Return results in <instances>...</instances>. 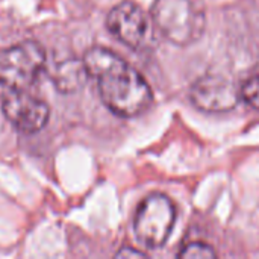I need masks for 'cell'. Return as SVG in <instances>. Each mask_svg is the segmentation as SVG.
<instances>
[{"label":"cell","instance_id":"cell-9","mask_svg":"<svg viewBox=\"0 0 259 259\" xmlns=\"http://www.w3.org/2000/svg\"><path fill=\"white\" fill-rule=\"evenodd\" d=\"M182 259H214L217 256L212 246L202 243V241H191L187 243L178 253Z\"/></svg>","mask_w":259,"mask_h":259},{"label":"cell","instance_id":"cell-5","mask_svg":"<svg viewBox=\"0 0 259 259\" xmlns=\"http://www.w3.org/2000/svg\"><path fill=\"white\" fill-rule=\"evenodd\" d=\"M106 27L121 44L134 50H147L155 44L153 18L134 2L115 5L106 17Z\"/></svg>","mask_w":259,"mask_h":259},{"label":"cell","instance_id":"cell-7","mask_svg":"<svg viewBox=\"0 0 259 259\" xmlns=\"http://www.w3.org/2000/svg\"><path fill=\"white\" fill-rule=\"evenodd\" d=\"M190 100L203 112H228L240 103L241 93L228 77L209 74L193 83Z\"/></svg>","mask_w":259,"mask_h":259},{"label":"cell","instance_id":"cell-10","mask_svg":"<svg viewBox=\"0 0 259 259\" xmlns=\"http://www.w3.org/2000/svg\"><path fill=\"white\" fill-rule=\"evenodd\" d=\"M240 93H241V100H244L252 108L259 109V73L250 76L240 87Z\"/></svg>","mask_w":259,"mask_h":259},{"label":"cell","instance_id":"cell-3","mask_svg":"<svg viewBox=\"0 0 259 259\" xmlns=\"http://www.w3.org/2000/svg\"><path fill=\"white\" fill-rule=\"evenodd\" d=\"M46 67V52L36 41L0 49V83L9 90L29 88Z\"/></svg>","mask_w":259,"mask_h":259},{"label":"cell","instance_id":"cell-6","mask_svg":"<svg viewBox=\"0 0 259 259\" xmlns=\"http://www.w3.org/2000/svg\"><path fill=\"white\" fill-rule=\"evenodd\" d=\"M6 120L21 134L32 135L44 129L50 117L49 105L26 93V90H11L2 102Z\"/></svg>","mask_w":259,"mask_h":259},{"label":"cell","instance_id":"cell-8","mask_svg":"<svg viewBox=\"0 0 259 259\" xmlns=\"http://www.w3.org/2000/svg\"><path fill=\"white\" fill-rule=\"evenodd\" d=\"M88 77L83 61L77 59H67L58 64L53 73V82L61 93H74L77 91L85 79Z\"/></svg>","mask_w":259,"mask_h":259},{"label":"cell","instance_id":"cell-1","mask_svg":"<svg viewBox=\"0 0 259 259\" xmlns=\"http://www.w3.org/2000/svg\"><path fill=\"white\" fill-rule=\"evenodd\" d=\"M88 77L94 79L105 106L120 117H137L146 112L153 93L143 74L115 52L94 46L82 58Z\"/></svg>","mask_w":259,"mask_h":259},{"label":"cell","instance_id":"cell-2","mask_svg":"<svg viewBox=\"0 0 259 259\" xmlns=\"http://www.w3.org/2000/svg\"><path fill=\"white\" fill-rule=\"evenodd\" d=\"M150 15L165 39L181 47L197 42L206 29L203 0H153Z\"/></svg>","mask_w":259,"mask_h":259},{"label":"cell","instance_id":"cell-11","mask_svg":"<svg viewBox=\"0 0 259 259\" xmlns=\"http://www.w3.org/2000/svg\"><path fill=\"white\" fill-rule=\"evenodd\" d=\"M129 256L144 258L146 253H144V252H140V250H135V249H131V247H124V249H121V250L117 253V258H129Z\"/></svg>","mask_w":259,"mask_h":259},{"label":"cell","instance_id":"cell-4","mask_svg":"<svg viewBox=\"0 0 259 259\" xmlns=\"http://www.w3.org/2000/svg\"><path fill=\"white\" fill-rule=\"evenodd\" d=\"M176 209L173 202L161 193H153L141 200L134 219L138 241L147 249L162 247L175 228Z\"/></svg>","mask_w":259,"mask_h":259}]
</instances>
